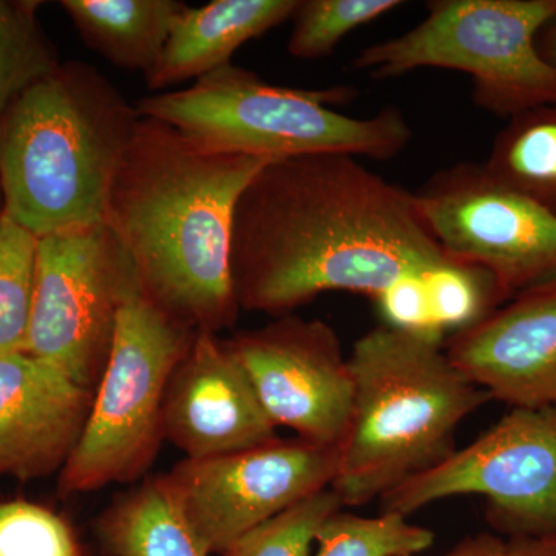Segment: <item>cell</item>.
<instances>
[{"mask_svg": "<svg viewBox=\"0 0 556 556\" xmlns=\"http://www.w3.org/2000/svg\"><path fill=\"white\" fill-rule=\"evenodd\" d=\"M87 47L110 64L148 75L186 10L178 0H62Z\"/></svg>", "mask_w": 556, "mask_h": 556, "instance_id": "e0dca14e", "label": "cell"}, {"mask_svg": "<svg viewBox=\"0 0 556 556\" xmlns=\"http://www.w3.org/2000/svg\"><path fill=\"white\" fill-rule=\"evenodd\" d=\"M226 342L277 427L340 448L353 417L354 379L334 328L288 314Z\"/></svg>", "mask_w": 556, "mask_h": 556, "instance_id": "7c38bea8", "label": "cell"}, {"mask_svg": "<svg viewBox=\"0 0 556 556\" xmlns=\"http://www.w3.org/2000/svg\"><path fill=\"white\" fill-rule=\"evenodd\" d=\"M419 556V555H409ZM441 556H556V538L479 535L463 541Z\"/></svg>", "mask_w": 556, "mask_h": 556, "instance_id": "484cf974", "label": "cell"}, {"mask_svg": "<svg viewBox=\"0 0 556 556\" xmlns=\"http://www.w3.org/2000/svg\"><path fill=\"white\" fill-rule=\"evenodd\" d=\"M404 5L399 0H299L288 51L295 60H324L351 31Z\"/></svg>", "mask_w": 556, "mask_h": 556, "instance_id": "603a6c76", "label": "cell"}, {"mask_svg": "<svg viewBox=\"0 0 556 556\" xmlns=\"http://www.w3.org/2000/svg\"><path fill=\"white\" fill-rule=\"evenodd\" d=\"M138 119L97 68L62 62L0 116L7 214L36 237L104 223Z\"/></svg>", "mask_w": 556, "mask_h": 556, "instance_id": "3957f363", "label": "cell"}, {"mask_svg": "<svg viewBox=\"0 0 556 556\" xmlns=\"http://www.w3.org/2000/svg\"><path fill=\"white\" fill-rule=\"evenodd\" d=\"M93 399L94 391L25 351L0 354V477L61 473Z\"/></svg>", "mask_w": 556, "mask_h": 556, "instance_id": "9a60e30c", "label": "cell"}, {"mask_svg": "<svg viewBox=\"0 0 556 556\" xmlns=\"http://www.w3.org/2000/svg\"><path fill=\"white\" fill-rule=\"evenodd\" d=\"M0 556H80L64 518L27 501L0 504Z\"/></svg>", "mask_w": 556, "mask_h": 556, "instance_id": "d4e9b609", "label": "cell"}, {"mask_svg": "<svg viewBox=\"0 0 556 556\" xmlns=\"http://www.w3.org/2000/svg\"><path fill=\"white\" fill-rule=\"evenodd\" d=\"M453 262L495 278L507 300L556 281V215L490 177L482 163L438 170L415 192Z\"/></svg>", "mask_w": 556, "mask_h": 556, "instance_id": "30bf717a", "label": "cell"}, {"mask_svg": "<svg viewBox=\"0 0 556 556\" xmlns=\"http://www.w3.org/2000/svg\"><path fill=\"white\" fill-rule=\"evenodd\" d=\"M453 260L431 236L415 192L348 153L270 161L233 214L230 276L240 309L294 314L318 295L378 300Z\"/></svg>", "mask_w": 556, "mask_h": 556, "instance_id": "6da1fadb", "label": "cell"}, {"mask_svg": "<svg viewBox=\"0 0 556 556\" xmlns=\"http://www.w3.org/2000/svg\"><path fill=\"white\" fill-rule=\"evenodd\" d=\"M339 450L295 437L207 459H182L164 473L201 547L225 555L249 530L328 489Z\"/></svg>", "mask_w": 556, "mask_h": 556, "instance_id": "8fae6325", "label": "cell"}, {"mask_svg": "<svg viewBox=\"0 0 556 556\" xmlns=\"http://www.w3.org/2000/svg\"><path fill=\"white\" fill-rule=\"evenodd\" d=\"M444 350L468 380L511 408L556 405V281L457 329Z\"/></svg>", "mask_w": 556, "mask_h": 556, "instance_id": "5bb4252c", "label": "cell"}, {"mask_svg": "<svg viewBox=\"0 0 556 556\" xmlns=\"http://www.w3.org/2000/svg\"><path fill=\"white\" fill-rule=\"evenodd\" d=\"M38 0H0V116L62 62L39 21Z\"/></svg>", "mask_w": 556, "mask_h": 556, "instance_id": "ffe728a7", "label": "cell"}, {"mask_svg": "<svg viewBox=\"0 0 556 556\" xmlns=\"http://www.w3.org/2000/svg\"><path fill=\"white\" fill-rule=\"evenodd\" d=\"M277 428L228 342L197 332L167 387L164 441L186 459H207L268 444Z\"/></svg>", "mask_w": 556, "mask_h": 556, "instance_id": "4fadbf2b", "label": "cell"}, {"mask_svg": "<svg viewBox=\"0 0 556 556\" xmlns=\"http://www.w3.org/2000/svg\"><path fill=\"white\" fill-rule=\"evenodd\" d=\"M445 334L380 325L358 338L350 430L331 489L343 507L380 500L455 453L457 428L492 401L450 361Z\"/></svg>", "mask_w": 556, "mask_h": 556, "instance_id": "277c9868", "label": "cell"}, {"mask_svg": "<svg viewBox=\"0 0 556 556\" xmlns=\"http://www.w3.org/2000/svg\"><path fill=\"white\" fill-rule=\"evenodd\" d=\"M197 331L127 288L86 430L60 473L62 495L144 477L163 444V404L172 375Z\"/></svg>", "mask_w": 556, "mask_h": 556, "instance_id": "52a82bcc", "label": "cell"}, {"mask_svg": "<svg viewBox=\"0 0 556 556\" xmlns=\"http://www.w3.org/2000/svg\"><path fill=\"white\" fill-rule=\"evenodd\" d=\"M38 240L0 206V354L24 351L35 294Z\"/></svg>", "mask_w": 556, "mask_h": 556, "instance_id": "7402d4cb", "label": "cell"}, {"mask_svg": "<svg viewBox=\"0 0 556 556\" xmlns=\"http://www.w3.org/2000/svg\"><path fill=\"white\" fill-rule=\"evenodd\" d=\"M343 503L331 486L249 530L223 556H309L318 530Z\"/></svg>", "mask_w": 556, "mask_h": 556, "instance_id": "cb8c5ba5", "label": "cell"}, {"mask_svg": "<svg viewBox=\"0 0 556 556\" xmlns=\"http://www.w3.org/2000/svg\"><path fill=\"white\" fill-rule=\"evenodd\" d=\"M357 97L351 87L291 89L239 65L208 73L189 87L139 100V115L160 119L200 148L269 161L311 153H348L390 160L404 152L413 131L396 105L354 118L336 105Z\"/></svg>", "mask_w": 556, "mask_h": 556, "instance_id": "5b68a950", "label": "cell"}, {"mask_svg": "<svg viewBox=\"0 0 556 556\" xmlns=\"http://www.w3.org/2000/svg\"><path fill=\"white\" fill-rule=\"evenodd\" d=\"M38 239L24 351L94 391L112 350L121 303L137 274L105 223Z\"/></svg>", "mask_w": 556, "mask_h": 556, "instance_id": "9c48e42d", "label": "cell"}, {"mask_svg": "<svg viewBox=\"0 0 556 556\" xmlns=\"http://www.w3.org/2000/svg\"><path fill=\"white\" fill-rule=\"evenodd\" d=\"M93 532L105 556H207L163 475L116 496Z\"/></svg>", "mask_w": 556, "mask_h": 556, "instance_id": "ac0fdd59", "label": "cell"}, {"mask_svg": "<svg viewBox=\"0 0 556 556\" xmlns=\"http://www.w3.org/2000/svg\"><path fill=\"white\" fill-rule=\"evenodd\" d=\"M555 17L556 0H433L426 20L358 51L353 68L375 80L419 68L467 73L475 104L510 119L556 104V67L536 40Z\"/></svg>", "mask_w": 556, "mask_h": 556, "instance_id": "8992f818", "label": "cell"}, {"mask_svg": "<svg viewBox=\"0 0 556 556\" xmlns=\"http://www.w3.org/2000/svg\"><path fill=\"white\" fill-rule=\"evenodd\" d=\"M486 501L500 535L556 538V405L514 408L467 447L380 497V511L409 517L452 496Z\"/></svg>", "mask_w": 556, "mask_h": 556, "instance_id": "ba28073f", "label": "cell"}, {"mask_svg": "<svg viewBox=\"0 0 556 556\" xmlns=\"http://www.w3.org/2000/svg\"><path fill=\"white\" fill-rule=\"evenodd\" d=\"M433 543L431 530L402 515L380 511L379 517L368 518L342 508L318 530L316 556L420 555Z\"/></svg>", "mask_w": 556, "mask_h": 556, "instance_id": "44dd1931", "label": "cell"}, {"mask_svg": "<svg viewBox=\"0 0 556 556\" xmlns=\"http://www.w3.org/2000/svg\"><path fill=\"white\" fill-rule=\"evenodd\" d=\"M543 38L538 42V50L543 54L548 64L556 67V17L544 28Z\"/></svg>", "mask_w": 556, "mask_h": 556, "instance_id": "4316f807", "label": "cell"}, {"mask_svg": "<svg viewBox=\"0 0 556 556\" xmlns=\"http://www.w3.org/2000/svg\"><path fill=\"white\" fill-rule=\"evenodd\" d=\"M0 206H2V193H0Z\"/></svg>", "mask_w": 556, "mask_h": 556, "instance_id": "83f0119b", "label": "cell"}, {"mask_svg": "<svg viewBox=\"0 0 556 556\" xmlns=\"http://www.w3.org/2000/svg\"><path fill=\"white\" fill-rule=\"evenodd\" d=\"M268 163L211 152L169 124L139 115L104 223L129 254L146 298L193 331L218 334L237 324L233 214Z\"/></svg>", "mask_w": 556, "mask_h": 556, "instance_id": "7a4b0ae2", "label": "cell"}, {"mask_svg": "<svg viewBox=\"0 0 556 556\" xmlns=\"http://www.w3.org/2000/svg\"><path fill=\"white\" fill-rule=\"evenodd\" d=\"M298 5L299 0H214L197 9L186 7L144 76L146 86L161 93L232 64L243 43L291 21Z\"/></svg>", "mask_w": 556, "mask_h": 556, "instance_id": "2e32d148", "label": "cell"}, {"mask_svg": "<svg viewBox=\"0 0 556 556\" xmlns=\"http://www.w3.org/2000/svg\"><path fill=\"white\" fill-rule=\"evenodd\" d=\"M482 164L497 182L556 215V104L508 119Z\"/></svg>", "mask_w": 556, "mask_h": 556, "instance_id": "d6986e66", "label": "cell"}]
</instances>
